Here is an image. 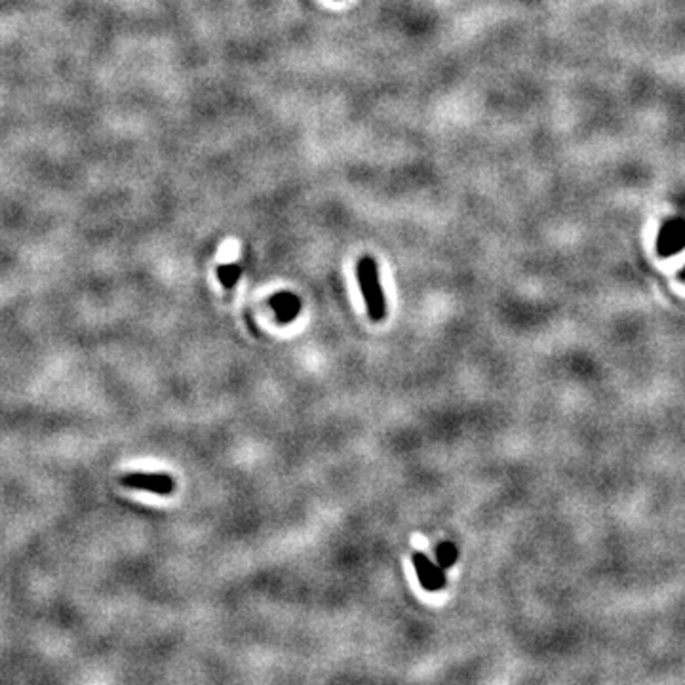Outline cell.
<instances>
[{"label":"cell","instance_id":"6da1fadb","mask_svg":"<svg viewBox=\"0 0 685 685\" xmlns=\"http://www.w3.org/2000/svg\"><path fill=\"white\" fill-rule=\"evenodd\" d=\"M357 276H358V284L364 295L366 309H367V317L374 322H381L386 317V300H385V291L379 281V271L377 263L374 257L364 255L358 267H357Z\"/></svg>","mask_w":685,"mask_h":685},{"label":"cell","instance_id":"7a4b0ae2","mask_svg":"<svg viewBox=\"0 0 685 685\" xmlns=\"http://www.w3.org/2000/svg\"><path fill=\"white\" fill-rule=\"evenodd\" d=\"M120 484L128 490L147 491L153 495H172L176 490L174 478L168 474H155V472H128L120 478Z\"/></svg>","mask_w":685,"mask_h":685},{"label":"cell","instance_id":"3957f363","mask_svg":"<svg viewBox=\"0 0 685 685\" xmlns=\"http://www.w3.org/2000/svg\"><path fill=\"white\" fill-rule=\"evenodd\" d=\"M685 250V219L672 217L664 221L657 236L659 257H672Z\"/></svg>","mask_w":685,"mask_h":685},{"label":"cell","instance_id":"277c9868","mask_svg":"<svg viewBox=\"0 0 685 685\" xmlns=\"http://www.w3.org/2000/svg\"><path fill=\"white\" fill-rule=\"evenodd\" d=\"M414 566L424 590L436 592L446 586V571H443L442 566L433 564L427 557H424V554L421 552L414 554Z\"/></svg>","mask_w":685,"mask_h":685},{"label":"cell","instance_id":"5b68a950","mask_svg":"<svg viewBox=\"0 0 685 685\" xmlns=\"http://www.w3.org/2000/svg\"><path fill=\"white\" fill-rule=\"evenodd\" d=\"M272 307L276 312H279V317L284 322H288L300 312V300L293 298L291 293H281L272 300Z\"/></svg>","mask_w":685,"mask_h":685},{"label":"cell","instance_id":"8992f818","mask_svg":"<svg viewBox=\"0 0 685 685\" xmlns=\"http://www.w3.org/2000/svg\"><path fill=\"white\" fill-rule=\"evenodd\" d=\"M240 274H243V271H240L238 265H221L217 269V276H219V282L224 284L227 290H233L234 284L238 282Z\"/></svg>","mask_w":685,"mask_h":685},{"label":"cell","instance_id":"52a82bcc","mask_svg":"<svg viewBox=\"0 0 685 685\" xmlns=\"http://www.w3.org/2000/svg\"><path fill=\"white\" fill-rule=\"evenodd\" d=\"M457 557H459V552H457V548L452 543H443V545L438 547V564L443 569L453 566L455 560H457Z\"/></svg>","mask_w":685,"mask_h":685},{"label":"cell","instance_id":"ba28073f","mask_svg":"<svg viewBox=\"0 0 685 685\" xmlns=\"http://www.w3.org/2000/svg\"><path fill=\"white\" fill-rule=\"evenodd\" d=\"M678 279H680L681 282H685V267H681V269H680V272H678Z\"/></svg>","mask_w":685,"mask_h":685}]
</instances>
